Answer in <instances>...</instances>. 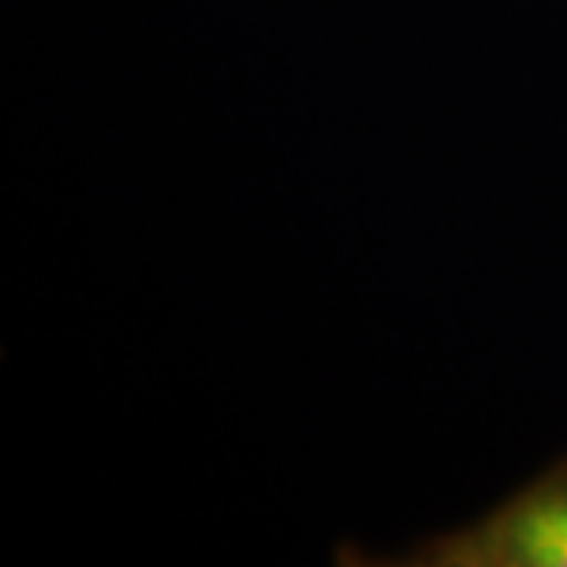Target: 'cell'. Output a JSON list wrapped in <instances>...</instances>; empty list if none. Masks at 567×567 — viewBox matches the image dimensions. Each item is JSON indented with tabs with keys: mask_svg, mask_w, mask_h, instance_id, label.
Listing matches in <instances>:
<instances>
[{
	"mask_svg": "<svg viewBox=\"0 0 567 567\" xmlns=\"http://www.w3.org/2000/svg\"><path fill=\"white\" fill-rule=\"evenodd\" d=\"M480 555L511 565H567V473L551 476L488 529Z\"/></svg>",
	"mask_w": 567,
	"mask_h": 567,
	"instance_id": "obj_1",
	"label": "cell"
}]
</instances>
